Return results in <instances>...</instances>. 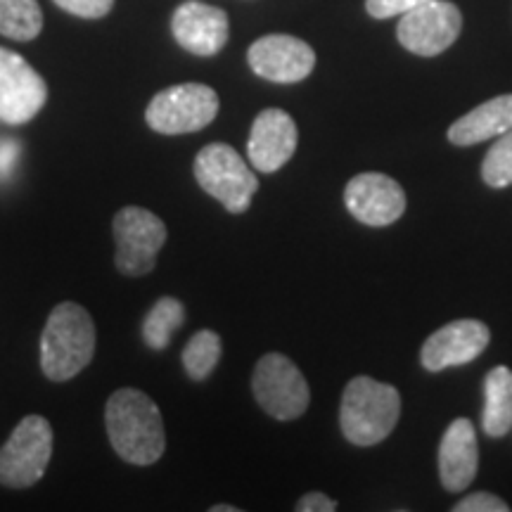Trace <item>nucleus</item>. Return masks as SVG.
Here are the masks:
<instances>
[{"instance_id": "nucleus-1", "label": "nucleus", "mask_w": 512, "mask_h": 512, "mask_svg": "<svg viewBox=\"0 0 512 512\" xmlns=\"http://www.w3.org/2000/svg\"><path fill=\"white\" fill-rule=\"evenodd\" d=\"M107 437L117 456L126 463L145 467L164 456L166 432L157 403L145 392L124 387L114 392L105 408Z\"/></svg>"}, {"instance_id": "nucleus-2", "label": "nucleus", "mask_w": 512, "mask_h": 512, "mask_svg": "<svg viewBox=\"0 0 512 512\" xmlns=\"http://www.w3.org/2000/svg\"><path fill=\"white\" fill-rule=\"evenodd\" d=\"M95 356V323L81 304L64 302L50 311L41 335V368L53 382H67Z\"/></svg>"}, {"instance_id": "nucleus-3", "label": "nucleus", "mask_w": 512, "mask_h": 512, "mask_svg": "<svg viewBox=\"0 0 512 512\" xmlns=\"http://www.w3.org/2000/svg\"><path fill=\"white\" fill-rule=\"evenodd\" d=\"M401 415V396L392 384L373 377H354L339 408L344 437L356 446H375L392 434Z\"/></svg>"}, {"instance_id": "nucleus-4", "label": "nucleus", "mask_w": 512, "mask_h": 512, "mask_svg": "<svg viewBox=\"0 0 512 512\" xmlns=\"http://www.w3.org/2000/svg\"><path fill=\"white\" fill-rule=\"evenodd\" d=\"M192 171L200 188L219 200L230 214H245L259 190V178L240 157V152L226 143L202 147Z\"/></svg>"}, {"instance_id": "nucleus-5", "label": "nucleus", "mask_w": 512, "mask_h": 512, "mask_svg": "<svg viewBox=\"0 0 512 512\" xmlns=\"http://www.w3.org/2000/svg\"><path fill=\"white\" fill-rule=\"evenodd\" d=\"M53 458V427L43 415H27L0 448V484L29 489L46 475Z\"/></svg>"}, {"instance_id": "nucleus-6", "label": "nucleus", "mask_w": 512, "mask_h": 512, "mask_svg": "<svg viewBox=\"0 0 512 512\" xmlns=\"http://www.w3.org/2000/svg\"><path fill=\"white\" fill-rule=\"evenodd\" d=\"M219 114V95L204 83H178L150 100L145 121L162 136L202 131Z\"/></svg>"}, {"instance_id": "nucleus-7", "label": "nucleus", "mask_w": 512, "mask_h": 512, "mask_svg": "<svg viewBox=\"0 0 512 512\" xmlns=\"http://www.w3.org/2000/svg\"><path fill=\"white\" fill-rule=\"evenodd\" d=\"M254 399L275 420H297L311 403L302 370L283 354H266L252 377Z\"/></svg>"}, {"instance_id": "nucleus-8", "label": "nucleus", "mask_w": 512, "mask_h": 512, "mask_svg": "<svg viewBox=\"0 0 512 512\" xmlns=\"http://www.w3.org/2000/svg\"><path fill=\"white\" fill-rule=\"evenodd\" d=\"M112 228L117 240L114 264L119 273L131 278L150 273L157 264L159 249L169 238L164 221L143 207H124L114 216Z\"/></svg>"}, {"instance_id": "nucleus-9", "label": "nucleus", "mask_w": 512, "mask_h": 512, "mask_svg": "<svg viewBox=\"0 0 512 512\" xmlns=\"http://www.w3.org/2000/svg\"><path fill=\"white\" fill-rule=\"evenodd\" d=\"M48 100V83L15 50L0 48V121L29 124Z\"/></svg>"}, {"instance_id": "nucleus-10", "label": "nucleus", "mask_w": 512, "mask_h": 512, "mask_svg": "<svg viewBox=\"0 0 512 512\" xmlns=\"http://www.w3.org/2000/svg\"><path fill=\"white\" fill-rule=\"evenodd\" d=\"M463 29V15L448 0H430L406 15H401L396 38L415 55L434 57L451 48Z\"/></svg>"}, {"instance_id": "nucleus-11", "label": "nucleus", "mask_w": 512, "mask_h": 512, "mask_svg": "<svg viewBox=\"0 0 512 512\" xmlns=\"http://www.w3.org/2000/svg\"><path fill=\"white\" fill-rule=\"evenodd\" d=\"M247 60L256 76L273 83L304 81L316 67V53L309 43L287 34H271L254 41Z\"/></svg>"}, {"instance_id": "nucleus-12", "label": "nucleus", "mask_w": 512, "mask_h": 512, "mask_svg": "<svg viewBox=\"0 0 512 512\" xmlns=\"http://www.w3.org/2000/svg\"><path fill=\"white\" fill-rule=\"evenodd\" d=\"M489 339L491 332L482 320H453L441 330L432 332L430 339L422 344L420 361L432 373L465 366V363H472L477 356H482V351L489 347Z\"/></svg>"}, {"instance_id": "nucleus-13", "label": "nucleus", "mask_w": 512, "mask_h": 512, "mask_svg": "<svg viewBox=\"0 0 512 512\" xmlns=\"http://www.w3.org/2000/svg\"><path fill=\"white\" fill-rule=\"evenodd\" d=\"M351 216L366 226H389L406 211V192L384 174H358L344 190Z\"/></svg>"}, {"instance_id": "nucleus-14", "label": "nucleus", "mask_w": 512, "mask_h": 512, "mask_svg": "<svg viewBox=\"0 0 512 512\" xmlns=\"http://www.w3.org/2000/svg\"><path fill=\"white\" fill-rule=\"evenodd\" d=\"M297 124L283 110H264L254 119L252 133L247 140L249 164L261 174H275L290 162L297 150Z\"/></svg>"}, {"instance_id": "nucleus-15", "label": "nucleus", "mask_w": 512, "mask_h": 512, "mask_svg": "<svg viewBox=\"0 0 512 512\" xmlns=\"http://www.w3.org/2000/svg\"><path fill=\"white\" fill-rule=\"evenodd\" d=\"M171 31H174L178 46L188 53L211 57L228 43V15L214 5L188 0V3L178 5L171 17Z\"/></svg>"}, {"instance_id": "nucleus-16", "label": "nucleus", "mask_w": 512, "mask_h": 512, "mask_svg": "<svg viewBox=\"0 0 512 512\" xmlns=\"http://www.w3.org/2000/svg\"><path fill=\"white\" fill-rule=\"evenodd\" d=\"M479 467V446L475 425L458 418L448 425L439 446V477L446 491H465L475 482Z\"/></svg>"}, {"instance_id": "nucleus-17", "label": "nucleus", "mask_w": 512, "mask_h": 512, "mask_svg": "<svg viewBox=\"0 0 512 512\" xmlns=\"http://www.w3.org/2000/svg\"><path fill=\"white\" fill-rule=\"evenodd\" d=\"M512 128V95H498L484 105L467 112L448 128V140L453 145H477L484 140L503 136Z\"/></svg>"}, {"instance_id": "nucleus-18", "label": "nucleus", "mask_w": 512, "mask_h": 512, "mask_svg": "<svg viewBox=\"0 0 512 512\" xmlns=\"http://www.w3.org/2000/svg\"><path fill=\"white\" fill-rule=\"evenodd\" d=\"M482 427L489 437H505L512 430V370L498 366L484 380Z\"/></svg>"}, {"instance_id": "nucleus-19", "label": "nucleus", "mask_w": 512, "mask_h": 512, "mask_svg": "<svg viewBox=\"0 0 512 512\" xmlns=\"http://www.w3.org/2000/svg\"><path fill=\"white\" fill-rule=\"evenodd\" d=\"M185 323V306L176 297H162L143 320V342L150 349L164 351L178 328Z\"/></svg>"}, {"instance_id": "nucleus-20", "label": "nucleus", "mask_w": 512, "mask_h": 512, "mask_svg": "<svg viewBox=\"0 0 512 512\" xmlns=\"http://www.w3.org/2000/svg\"><path fill=\"white\" fill-rule=\"evenodd\" d=\"M43 29L36 0H0V34L12 41H34Z\"/></svg>"}, {"instance_id": "nucleus-21", "label": "nucleus", "mask_w": 512, "mask_h": 512, "mask_svg": "<svg viewBox=\"0 0 512 512\" xmlns=\"http://www.w3.org/2000/svg\"><path fill=\"white\" fill-rule=\"evenodd\" d=\"M221 337L214 330H200L190 337L183 349V368L195 382L207 380L221 361Z\"/></svg>"}, {"instance_id": "nucleus-22", "label": "nucleus", "mask_w": 512, "mask_h": 512, "mask_svg": "<svg viewBox=\"0 0 512 512\" xmlns=\"http://www.w3.org/2000/svg\"><path fill=\"white\" fill-rule=\"evenodd\" d=\"M482 178L491 188H508L512 185V128L491 145L482 164Z\"/></svg>"}, {"instance_id": "nucleus-23", "label": "nucleus", "mask_w": 512, "mask_h": 512, "mask_svg": "<svg viewBox=\"0 0 512 512\" xmlns=\"http://www.w3.org/2000/svg\"><path fill=\"white\" fill-rule=\"evenodd\" d=\"M57 8L83 19H100L112 10L114 0H53Z\"/></svg>"}, {"instance_id": "nucleus-24", "label": "nucleus", "mask_w": 512, "mask_h": 512, "mask_svg": "<svg viewBox=\"0 0 512 512\" xmlns=\"http://www.w3.org/2000/svg\"><path fill=\"white\" fill-rule=\"evenodd\" d=\"M425 3H430V0H366V10L375 19H389L406 15V12L420 8Z\"/></svg>"}, {"instance_id": "nucleus-25", "label": "nucleus", "mask_w": 512, "mask_h": 512, "mask_svg": "<svg viewBox=\"0 0 512 512\" xmlns=\"http://www.w3.org/2000/svg\"><path fill=\"white\" fill-rule=\"evenodd\" d=\"M453 510L456 512H508L510 505L505 503L503 498L489 494V491H477V494L465 496L463 501L453 505Z\"/></svg>"}, {"instance_id": "nucleus-26", "label": "nucleus", "mask_w": 512, "mask_h": 512, "mask_svg": "<svg viewBox=\"0 0 512 512\" xmlns=\"http://www.w3.org/2000/svg\"><path fill=\"white\" fill-rule=\"evenodd\" d=\"M19 155H22V145H19V140H12V138L0 140V181H10L17 169Z\"/></svg>"}, {"instance_id": "nucleus-27", "label": "nucleus", "mask_w": 512, "mask_h": 512, "mask_svg": "<svg viewBox=\"0 0 512 512\" xmlns=\"http://www.w3.org/2000/svg\"><path fill=\"white\" fill-rule=\"evenodd\" d=\"M332 510H337V503L332 501L330 496L318 494V491L302 496L297 503V512H332Z\"/></svg>"}, {"instance_id": "nucleus-28", "label": "nucleus", "mask_w": 512, "mask_h": 512, "mask_svg": "<svg viewBox=\"0 0 512 512\" xmlns=\"http://www.w3.org/2000/svg\"><path fill=\"white\" fill-rule=\"evenodd\" d=\"M211 512H240V508H235V505H214Z\"/></svg>"}, {"instance_id": "nucleus-29", "label": "nucleus", "mask_w": 512, "mask_h": 512, "mask_svg": "<svg viewBox=\"0 0 512 512\" xmlns=\"http://www.w3.org/2000/svg\"><path fill=\"white\" fill-rule=\"evenodd\" d=\"M0 124H3V121H0Z\"/></svg>"}]
</instances>
